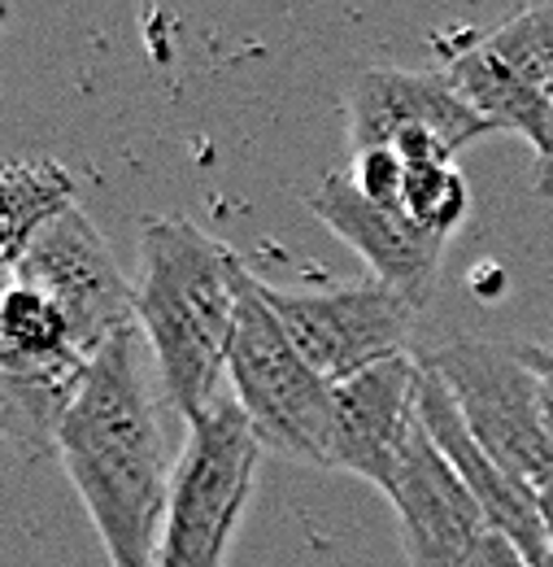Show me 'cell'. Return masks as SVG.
Masks as SVG:
<instances>
[{"label": "cell", "mask_w": 553, "mask_h": 567, "mask_svg": "<svg viewBox=\"0 0 553 567\" xmlns=\"http://www.w3.org/2000/svg\"><path fill=\"white\" fill-rule=\"evenodd\" d=\"M139 323L92 358L70 406L58 458L105 546L109 567H157L179 454L161 424V384L148 371Z\"/></svg>", "instance_id": "cell-1"}, {"label": "cell", "mask_w": 553, "mask_h": 567, "mask_svg": "<svg viewBox=\"0 0 553 567\" xmlns=\"http://www.w3.org/2000/svg\"><path fill=\"white\" fill-rule=\"evenodd\" d=\"M244 262L184 214L139 223L136 323L170 411L188 424L222 398Z\"/></svg>", "instance_id": "cell-2"}, {"label": "cell", "mask_w": 553, "mask_h": 567, "mask_svg": "<svg viewBox=\"0 0 553 567\" xmlns=\"http://www.w3.org/2000/svg\"><path fill=\"white\" fill-rule=\"evenodd\" d=\"M227 389L262 450L292 463L332 467V424L336 398L332 384L292 346L275 310L262 297V284L244 276L236 341L227 358Z\"/></svg>", "instance_id": "cell-3"}, {"label": "cell", "mask_w": 553, "mask_h": 567, "mask_svg": "<svg viewBox=\"0 0 553 567\" xmlns=\"http://www.w3.org/2000/svg\"><path fill=\"white\" fill-rule=\"evenodd\" d=\"M258 463L262 441L236 398L222 393L206 415L188 424L170 481L157 567H227L231 542L258 489Z\"/></svg>", "instance_id": "cell-4"}, {"label": "cell", "mask_w": 553, "mask_h": 567, "mask_svg": "<svg viewBox=\"0 0 553 567\" xmlns=\"http://www.w3.org/2000/svg\"><path fill=\"white\" fill-rule=\"evenodd\" d=\"M418 358L445 380L471 436L519 485L532 494L553 485V441L541 420V389L519 346L458 337Z\"/></svg>", "instance_id": "cell-5"}, {"label": "cell", "mask_w": 553, "mask_h": 567, "mask_svg": "<svg viewBox=\"0 0 553 567\" xmlns=\"http://www.w3.org/2000/svg\"><path fill=\"white\" fill-rule=\"evenodd\" d=\"M262 297L292 337V346L327 384H345L348 375L375 362L410 354L406 346L418 323V306L388 284L371 280L327 292H292L262 284Z\"/></svg>", "instance_id": "cell-6"}, {"label": "cell", "mask_w": 553, "mask_h": 567, "mask_svg": "<svg viewBox=\"0 0 553 567\" xmlns=\"http://www.w3.org/2000/svg\"><path fill=\"white\" fill-rule=\"evenodd\" d=\"M9 280L40 288L66 315L87 358H96L123 328L136 323V280L123 276L109 240L79 206L31 240Z\"/></svg>", "instance_id": "cell-7"}, {"label": "cell", "mask_w": 553, "mask_h": 567, "mask_svg": "<svg viewBox=\"0 0 553 567\" xmlns=\"http://www.w3.org/2000/svg\"><path fill=\"white\" fill-rule=\"evenodd\" d=\"M384 497L397 511L410 567H462L492 533L484 506L440 454L431 432L418 424V415Z\"/></svg>", "instance_id": "cell-8"}, {"label": "cell", "mask_w": 553, "mask_h": 567, "mask_svg": "<svg viewBox=\"0 0 553 567\" xmlns=\"http://www.w3.org/2000/svg\"><path fill=\"white\" fill-rule=\"evenodd\" d=\"M348 153L384 148L401 132H436L462 153L497 127L480 118L458 87L440 71H401V66H366L345 83Z\"/></svg>", "instance_id": "cell-9"}, {"label": "cell", "mask_w": 553, "mask_h": 567, "mask_svg": "<svg viewBox=\"0 0 553 567\" xmlns=\"http://www.w3.org/2000/svg\"><path fill=\"white\" fill-rule=\"evenodd\" d=\"M305 206L323 218L348 249L375 271V280L397 288L418 310L431 301L440 284V258L449 240H436L410 214L371 202L348 175H327L305 193Z\"/></svg>", "instance_id": "cell-10"}, {"label": "cell", "mask_w": 553, "mask_h": 567, "mask_svg": "<svg viewBox=\"0 0 553 567\" xmlns=\"http://www.w3.org/2000/svg\"><path fill=\"white\" fill-rule=\"evenodd\" d=\"M418 375L422 362L415 354H397L348 375L345 384H332V472H353L379 494L393 485L401 445L418 415Z\"/></svg>", "instance_id": "cell-11"}, {"label": "cell", "mask_w": 553, "mask_h": 567, "mask_svg": "<svg viewBox=\"0 0 553 567\" xmlns=\"http://www.w3.org/2000/svg\"><path fill=\"white\" fill-rule=\"evenodd\" d=\"M422 362V358H418ZM418 424L431 432V441L440 445V454L453 463V472L467 481V489L484 506L488 528L497 537H505L532 567H541L553 555V537L541 515V494H532L528 485H519L484 445L471 436V427L462 420L453 393L445 389V380L436 371L422 367L418 375Z\"/></svg>", "instance_id": "cell-12"}, {"label": "cell", "mask_w": 553, "mask_h": 567, "mask_svg": "<svg viewBox=\"0 0 553 567\" xmlns=\"http://www.w3.org/2000/svg\"><path fill=\"white\" fill-rule=\"evenodd\" d=\"M440 74L458 87V96H462L480 118H488L497 132L523 136V141L536 148V157L545 153V144H550V136H553V101L536 83H528L510 62H501V58L488 49V40L458 49V53L445 62Z\"/></svg>", "instance_id": "cell-13"}, {"label": "cell", "mask_w": 553, "mask_h": 567, "mask_svg": "<svg viewBox=\"0 0 553 567\" xmlns=\"http://www.w3.org/2000/svg\"><path fill=\"white\" fill-rule=\"evenodd\" d=\"M87 367H49V371L0 367V427L22 458L58 454V436L87 380Z\"/></svg>", "instance_id": "cell-14"}, {"label": "cell", "mask_w": 553, "mask_h": 567, "mask_svg": "<svg viewBox=\"0 0 553 567\" xmlns=\"http://www.w3.org/2000/svg\"><path fill=\"white\" fill-rule=\"evenodd\" d=\"M74 210V175L49 157H13L0 171V258L13 271L31 240Z\"/></svg>", "instance_id": "cell-15"}, {"label": "cell", "mask_w": 553, "mask_h": 567, "mask_svg": "<svg viewBox=\"0 0 553 567\" xmlns=\"http://www.w3.org/2000/svg\"><path fill=\"white\" fill-rule=\"evenodd\" d=\"M66 315L31 284L9 280L0 301V367L49 371V367H87Z\"/></svg>", "instance_id": "cell-16"}, {"label": "cell", "mask_w": 553, "mask_h": 567, "mask_svg": "<svg viewBox=\"0 0 553 567\" xmlns=\"http://www.w3.org/2000/svg\"><path fill=\"white\" fill-rule=\"evenodd\" d=\"M467 179L458 175L453 162H422L406 166V188H401V214H410L418 227L436 240H449L462 218H467Z\"/></svg>", "instance_id": "cell-17"}, {"label": "cell", "mask_w": 553, "mask_h": 567, "mask_svg": "<svg viewBox=\"0 0 553 567\" xmlns=\"http://www.w3.org/2000/svg\"><path fill=\"white\" fill-rule=\"evenodd\" d=\"M488 49L553 101V4H532L488 35Z\"/></svg>", "instance_id": "cell-18"}, {"label": "cell", "mask_w": 553, "mask_h": 567, "mask_svg": "<svg viewBox=\"0 0 553 567\" xmlns=\"http://www.w3.org/2000/svg\"><path fill=\"white\" fill-rule=\"evenodd\" d=\"M348 179L379 206H393L401 210V188H406V162L397 148H366V153H353V171Z\"/></svg>", "instance_id": "cell-19"}, {"label": "cell", "mask_w": 553, "mask_h": 567, "mask_svg": "<svg viewBox=\"0 0 553 567\" xmlns=\"http://www.w3.org/2000/svg\"><path fill=\"white\" fill-rule=\"evenodd\" d=\"M523 362L532 367L536 375V389H541V420H545V432L553 441V346H519Z\"/></svg>", "instance_id": "cell-20"}, {"label": "cell", "mask_w": 553, "mask_h": 567, "mask_svg": "<svg viewBox=\"0 0 553 567\" xmlns=\"http://www.w3.org/2000/svg\"><path fill=\"white\" fill-rule=\"evenodd\" d=\"M462 567H532L505 537H497V533H488L484 542L476 546V555L467 559Z\"/></svg>", "instance_id": "cell-21"}, {"label": "cell", "mask_w": 553, "mask_h": 567, "mask_svg": "<svg viewBox=\"0 0 553 567\" xmlns=\"http://www.w3.org/2000/svg\"><path fill=\"white\" fill-rule=\"evenodd\" d=\"M541 515H545V528H550V537H553V485L541 489Z\"/></svg>", "instance_id": "cell-22"}, {"label": "cell", "mask_w": 553, "mask_h": 567, "mask_svg": "<svg viewBox=\"0 0 553 567\" xmlns=\"http://www.w3.org/2000/svg\"><path fill=\"white\" fill-rule=\"evenodd\" d=\"M541 567H553V555H550V559H545V564H541Z\"/></svg>", "instance_id": "cell-23"}]
</instances>
